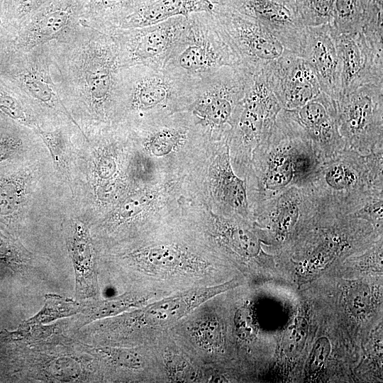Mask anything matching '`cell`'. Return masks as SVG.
<instances>
[{"label": "cell", "mask_w": 383, "mask_h": 383, "mask_svg": "<svg viewBox=\"0 0 383 383\" xmlns=\"http://www.w3.org/2000/svg\"><path fill=\"white\" fill-rule=\"evenodd\" d=\"M48 45L54 81L74 119L113 124L121 65L113 36L84 26L72 40Z\"/></svg>", "instance_id": "1"}, {"label": "cell", "mask_w": 383, "mask_h": 383, "mask_svg": "<svg viewBox=\"0 0 383 383\" xmlns=\"http://www.w3.org/2000/svg\"><path fill=\"white\" fill-rule=\"evenodd\" d=\"M252 160L257 209L290 187L307 185L321 162L309 137L283 109Z\"/></svg>", "instance_id": "2"}, {"label": "cell", "mask_w": 383, "mask_h": 383, "mask_svg": "<svg viewBox=\"0 0 383 383\" xmlns=\"http://www.w3.org/2000/svg\"><path fill=\"white\" fill-rule=\"evenodd\" d=\"M241 284L238 277L221 284L196 287L161 297L118 316L106 318L102 324L111 345L132 346L154 343L201 304Z\"/></svg>", "instance_id": "3"}, {"label": "cell", "mask_w": 383, "mask_h": 383, "mask_svg": "<svg viewBox=\"0 0 383 383\" xmlns=\"http://www.w3.org/2000/svg\"><path fill=\"white\" fill-rule=\"evenodd\" d=\"M140 274L143 290L166 295L216 283L217 269L210 257L187 245L161 243L141 246L122 255Z\"/></svg>", "instance_id": "4"}, {"label": "cell", "mask_w": 383, "mask_h": 383, "mask_svg": "<svg viewBox=\"0 0 383 383\" xmlns=\"http://www.w3.org/2000/svg\"><path fill=\"white\" fill-rule=\"evenodd\" d=\"M383 150L362 155L344 148L320 163L308 184L326 204L346 214L383 194Z\"/></svg>", "instance_id": "5"}, {"label": "cell", "mask_w": 383, "mask_h": 383, "mask_svg": "<svg viewBox=\"0 0 383 383\" xmlns=\"http://www.w3.org/2000/svg\"><path fill=\"white\" fill-rule=\"evenodd\" d=\"M196 80H187L164 69L143 65L121 67L114 123L183 111Z\"/></svg>", "instance_id": "6"}, {"label": "cell", "mask_w": 383, "mask_h": 383, "mask_svg": "<svg viewBox=\"0 0 383 383\" xmlns=\"http://www.w3.org/2000/svg\"><path fill=\"white\" fill-rule=\"evenodd\" d=\"M240 66L212 13L199 12L188 16L163 69L187 80H198L223 67Z\"/></svg>", "instance_id": "7"}, {"label": "cell", "mask_w": 383, "mask_h": 383, "mask_svg": "<svg viewBox=\"0 0 383 383\" xmlns=\"http://www.w3.org/2000/svg\"><path fill=\"white\" fill-rule=\"evenodd\" d=\"M252 77L241 66L223 67L196 81L183 111L210 136L227 140Z\"/></svg>", "instance_id": "8"}, {"label": "cell", "mask_w": 383, "mask_h": 383, "mask_svg": "<svg viewBox=\"0 0 383 383\" xmlns=\"http://www.w3.org/2000/svg\"><path fill=\"white\" fill-rule=\"evenodd\" d=\"M0 75L17 86L45 117L52 120H67L89 143V138L74 119L60 95L52 76L48 44L27 51L8 47L0 49Z\"/></svg>", "instance_id": "9"}, {"label": "cell", "mask_w": 383, "mask_h": 383, "mask_svg": "<svg viewBox=\"0 0 383 383\" xmlns=\"http://www.w3.org/2000/svg\"><path fill=\"white\" fill-rule=\"evenodd\" d=\"M335 101L345 148L362 155L383 150V82L361 86Z\"/></svg>", "instance_id": "10"}, {"label": "cell", "mask_w": 383, "mask_h": 383, "mask_svg": "<svg viewBox=\"0 0 383 383\" xmlns=\"http://www.w3.org/2000/svg\"><path fill=\"white\" fill-rule=\"evenodd\" d=\"M241 66L252 74L264 72L287 50L266 28L252 18L221 4L211 11Z\"/></svg>", "instance_id": "11"}, {"label": "cell", "mask_w": 383, "mask_h": 383, "mask_svg": "<svg viewBox=\"0 0 383 383\" xmlns=\"http://www.w3.org/2000/svg\"><path fill=\"white\" fill-rule=\"evenodd\" d=\"M88 0H47L16 30L5 47L27 51L52 42L67 43L84 26Z\"/></svg>", "instance_id": "12"}, {"label": "cell", "mask_w": 383, "mask_h": 383, "mask_svg": "<svg viewBox=\"0 0 383 383\" xmlns=\"http://www.w3.org/2000/svg\"><path fill=\"white\" fill-rule=\"evenodd\" d=\"M282 108L270 89L263 72L252 74L237 108L228 143L252 155L271 133Z\"/></svg>", "instance_id": "13"}, {"label": "cell", "mask_w": 383, "mask_h": 383, "mask_svg": "<svg viewBox=\"0 0 383 383\" xmlns=\"http://www.w3.org/2000/svg\"><path fill=\"white\" fill-rule=\"evenodd\" d=\"M187 22L188 16H179L150 26L113 30L109 34L116 42L121 67L163 69Z\"/></svg>", "instance_id": "14"}, {"label": "cell", "mask_w": 383, "mask_h": 383, "mask_svg": "<svg viewBox=\"0 0 383 383\" xmlns=\"http://www.w3.org/2000/svg\"><path fill=\"white\" fill-rule=\"evenodd\" d=\"M211 299L181 319L167 333L195 362L216 370L214 363L223 353L225 334L223 321Z\"/></svg>", "instance_id": "15"}, {"label": "cell", "mask_w": 383, "mask_h": 383, "mask_svg": "<svg viewBox=\"0 0 383 383\" xmlns=\"http://www.w3.org/2000/svg\"><path fill=\"white\" fill-rule=\"evenodd\" d=\"M254 18L290 52L301 56L306 28L296 0H212Z\"/></svg>", "instance_id": "16"}, {"label": "cell", "mask_w": 383, "mask_h": 383, "mask_svg": "<svg viewBox=\"0 0 383 383\" xmlns=\"http://www.w3.org/2000/svg\"><path fill=\"white\" fill-rule=\"evenodd\" d=\"M263 72L284 110L299 108L322 91L312 67L290 51L272 62Z\"/></svg>", "instance_id": "17"}, {"label": "cell", "mask_w": 383, "mask_h": 383, "mask_svg": "<svg viewBox=\"0 0 383 383\" xmlns=\"http://www.w3.org/2000/svg\"><path fill=\"white\" fill-rule=\"evenodd\" d=\"M337 45L340 96L367 84L383 82V52L377 51L361 30L338 34Z\"/></svg>", "instance_id": "18"}, {"label": "cell", "mask_w": 383, "mask_h": 383, "mask_svg": "<svg viewBox=\"0 0 383 383\" xmlns=\"http://www.w3.org/2000/svg\"><path fill=\"white\" fill-rule=\"evenodd\" d=\"M284 111L309 137L322 161L345 148L338 129L336 101L324 92L299 108Z\"/></svg>", "instance_id": "19"}, {"label": "cell", "mask_w": 383, "mask_h": 383, "mask_svg": "<svg viewBox=\"0 0 383 383\" xmlns=\"http://www.w3.org/2000/svg\"><path fill=\"white\" fill-rule=\"evenodd\" d=\"M321 201L309 185L292 187L261 204L257 212L270 222L276 240H287L303 220L318 212Z\"/></svg>", "instance_id": "20"}, {"label": "cell", "mask_w": 383, "mask_h": 383, "mask_svg": "<svg viewBox=\"0 0 383 383\" xmlns=\"http://www.w3.org/2000/svg\"><path fill=\"white\" fill-rule=\"evenodd\" d=\"M338 33L331 23L306 28L303 57L315 72L321 91L337 101L340 96Z\"/></svg>", "instance_id": "21"}, {"label": "cell", "mask_w": 383, "mask_h": 383, "mask_svg": "<svg viewBox=\"0 0 383 383\" xmlns=\"http://www.w3.org/2000/svg\"><path fill=\"white\" fill-rule=\"evenodd\" d=\"M210 167V185L215 199L234 216L245 218L250 213L246 179L238 176L231 161L228 139Z\"/></svg>", "instance_id": "22"}, {"label": "cell", "mask_w": 383, "mask_h": 383, "mask_svg": "<svg viewBox=\"0 0 383 383\" xmlns=\"http://www.w3.org/2000/svg\"><path fill=\"white\" fill-rule=\"evenodd\" d=\"M75 277V296L79 300L98 299L99 286L96 257L87 226L74 221L67 243Z\"/></svg>", "instance_id": "23"}, {"label": "cell", "mask_w": 383, "mask_h": 383, "mask_svg": "<svg viewBox=\"0 0 383 383\" xmlns=\"http://www.w3.org/2000/svg\"><path fill=\"white\" fill-rule=\"evenodd\" d=\"M215 4L211 0H145L121 22L118 28H140L175 16L211 12Z\"/></svg>", "instance_id": "24"}, {"label": "cell", "mask_w": 383, "mask_h": 383, "mask_svg": "<svg viewBox=\"0 0 383 383\" xmlns=\"http://www.w3.org/2000/svg\"><path fill=\"white\" fill-rule=\"evenodd\" d=\"M208 230L216 244L236 257L250 260L263 255L260 238L235 218L211 213Z\"/></svg>", "instance_id": "25"}, {"label": "cell", "mask_w": 383, "mask_h": 383, "mask_svg": "<svg viewBox=\"0 0 383 383\" xmlns=\"http://www.w3.org/2000/svg\"><path fill=\"white\" fill-rule=\"evenodd\" d=\"M165 296L167 295L161 292L134 289L117 296L84 302V307L80 313L83 315L80 327L91 322L114 317L140 308Z\"/></svg>", "instance_id": "26"}, {"label": "cell", "mask_w": 383, "mask_h": 383, "mask_svg": "<svg viewBox=\"0 0 383 383\" xmlns=\"http://www.w3.org/2000/svg\"><path fill=\"white\" fill-rule=\"evenodd\" d=\"M0 113L33 132L43 126L45 116L40 110L17 86L1 75Z\"/></svg>", "instance_id": "27"}, {"label": "cell", "mask_w": 383, "mask_h": 383, "mask_svg": "<svg viewBox=\"0 0 383 383\" xmlns=\"http://www.w3.org/2000/svg\"><path fill=\"white\" fill-rule=\"evenodd\" d=\"M145 0H88L82 24L111 33Z\"/></svg>", "instance_id": "28"}, {"label": "cell", "mask_w": 383, "mask_h": 383, "mask_svg": "<svg viewBox=\"0 0 383 383\" xmlns=\"http://www.w3.org/2000/svg\"><path fill=\"white\" fill-rule=\"evenodd\" d=\"M116 147L107 144L99 149L92 169V185L95 198L104 204L111 199L120 174Z\"/></svg>", "instance_id": "29"}, {"label": "cell", "mask_w": 383, "mask_h": 383, "mask_svg": "<svg viewBox=\"0 0 383 383\" xmlns=\"http://www.w3.org/2000/svg\"><path fill=\"white\" fill-rule=\"evenodd\" d=\"M189 132V126L177 123L155 126L144 133L143 145L155 156H165L187 141Z\"/></svg>", "instance_id": "30"}, {"label": "cell", "mask_w": 383, "mask_h": 383, "mask_svg": "<svg viewBox=\"0 0 383 383\" xmlns=\"http://www.w3.org/2000/svg\"><path fill=\"white\" fill-rule=\"evenodd\" d=\"M157 197L153 190L133 192L125 198L111 212L106 221L109 228L115 229L139 218L152 206Z\"/></svg>", "instance_id": "31"}, {"label": "cell", "mask_w": 383, "mask_h": 383, "mask_svg": "<svg viewBox=\"0 0 383 383\" xmlns=\"http://www.w3.org/2000/svg\"><path fill=\"white\" fill-rule=\"evenodd\" d=\"M32 180V172H23L0 182V216H10L21 209Z\"/></svg>", "instance_id": "32"}, {"label": "cell", "mask_w": 383, "mask_h": 383, "mask_svg": "<svg viewBox=\"0 0 383 383\" xmlns=\"http://www.w3.org/2000/svg\"><path fill=\"white\" fill-rule=\"evenodd\" d=\"M44 298L43 308L35 315L23 322L21 326L49 323L59 318L80 313L84 307L82 302L57 294H48Z\"/></svg>", "instance_id": "33"}, {"label": "cell", "mask_w": 383, "mask_h": 383, "mask_svg": "<svg viewBox=\"0 0 383 383\" xmlns=\"http://www.w3.org/2000/svg\"><path fill=\"white\" fill-rule=\"evenodd\" d=\"M368 0H335L331 23L338 34L361 30Z\"/></svg>", "instance_id": "34"}, {"label": "cell", "mask_w": 383, "mask_h": 383, "mask_svg": "<svg viewBox=\"0 0 383 383\" xmlns=\"http://www.w3.org/2000/svg\"><path fill=\"white\" fill-rule=\"evenodd\" d=\"M34 133L38 134L48 149L55 169L70 179L67 145L63 130L61 128L46 130L40 127Z\"/></svg>", "instance_id": "35"}, {"label": "cell", "mask_w": 383, "mask_h": 383, "mask_svg": "<svg viewBox=\"0 0 383 383\" xmlns=\"http://www.w3.org/2000/svg\"><path fill=\"white\" fill-rule=\"evenodd\" d=\"M296 2L306 27L332 23L335 0H296Z\"/></svg>", "instance_id": "36"}, {"label": "cell", "mask_w": 383, "mask_h": 383, "mask_svg": "<svg viewBox=\"0 0 383 383\" xmlns=\"http://www.w3.org/2000/svg\"><path fill=\"white\" fill-rule=\"evenodd\" d=\"M307 338V323L301 317L296 318L287 328L283 338V350L289 357L299 355Z\"/></svg>", "instance_id": "37"}, {"label": "cell", "mask_w": 383, "mask_h": 383, "mask_svg": "<svg viewBox=\"0 0 383 383\" xmlns=\"http://www.w3.org/2000/svg\"><path fill=\"white\" fill-rule=\"evenodd\" d=\"M47 0H7L6 16L16 30Z\"/></svg>", "instance_id": "38"}, {"label": "cell", "mask_w": 383, "mask_h": 383, "mask_svg": "<svg viewBox=\"0 0 383 383\" xmlns=\"http://www.w3.org/2000/svg\"><path fill=\"white\" fill-rule=\"evenodd\" d=\"M48 376L60 382L76 380L82 372L80 363L75 359L63 357L52 360L46 368Z\"/></svg>", "instance_id": "39"}, {"label": "cell", "mask_w": 383, "mask_h": 383, "mask_svg": "<svg viewBox=\"0 0 383 383\" xmlns=\"http://www.w3.org/2000/svg\"><path fill=\"white\" fill-rule=\"evenodd\" d=\"M233 322L238 338L242 340H251L257 334V326L250 308L242 306L235 313Z\"/></svg>", "instance_id": "40"}, {"label": "cell", "mask_w": 383, "mask_h": 383, "mask_svg": "<svg viewBox=\"0 0 383 383\" xmlns=\"http://www.w3.org/2000/svg\"><path fill=\"white\" fill-rule=\"evenodd\" d=\"M370 301V290L363 284L351 287L347 294L348 307L357 316H362L369 311Z\"/></svg>", "instance_id": "41"}, {"label": "cell", "mask_w": 383, "mask_h": 383, "mask_svg": "<svg viewBox=\"0 0 383 383\" xmlns=\"http://www.w3.org/2000/svg\"><path fill=\"white\" fill-rule=\"evenodd\" d=\"M382 211L383 194L370 198L360 209L350 215L355 218L365 219L382 226Z\"/></svg>", "instance_id": "42"}, {"label": "cell", "mask_w": 383, "mask_h": 383, "mask_svg": "<svg viewBox=\"0 0 383 383\" xmlns=\"http://www.w3.org/2000/svg\"><path fill=\"white\" fill-rule=\"evenodd\" d=\"M331 351V344L328 338H320L313 345L307 362V370L312 376L321 370L326 363Z\"/></svg>", "instance_id": "43"}, {"label": "cell", "mask_w": 383, "mask_h": 383, "mask_svg": "<svg viewBox=\"0 0 383 383\" xmlns=\"http://www.w3.org/2000/svg\"><path fill=\"white\" fill-rule=\"evenodd\" d=\"M23 146L22 138L16 133H4L0 135V162L9 159Z\"/></svg>", "instance_id": "44"}, {"label": "cell", "mask_w": 383, "mask_h": 383, "mask_svg": "<svg viewBox=\"0 0 383 383\" xmlns=\"http://www.w3.org/2000/svg\"><path fill=\"white\" fill-rule=\"evenodd\" d=\"M22 329L13 333V337L28 340H43L48 338L53 333L52 326L35 324L21 326Z\"/></svg>", "instance_id": "45"}, {"label": "cell", "mask_w": 383, "mask_h": 383, "mask_svg": "<svg viewBox=\"0 0 383 383\" xmlns=\"http://www.w3.org/2000/svg\"><path fill=\"white\" fill-rule=\"evenodd\" d=\"M0 260L10 265L19 267L25 264L26 257L0 237Z\"/></svg>", "instance_id": "46"}]
</instances>
